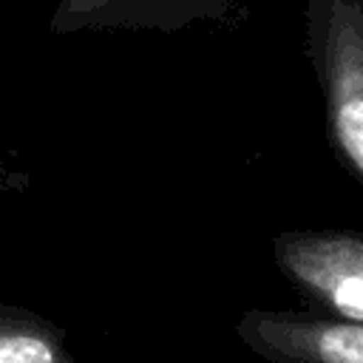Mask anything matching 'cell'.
Here are the masks:
<instances>
[{"instance_id":"1","label":"cell","mask_w":363,"mask_h":363,"mask_svg":"<svg viewBox=\"0 0 363 363\" xmlns=\"http://www.w3.org/2000/svg\"><path fill=\"white\" fill-rule=\"evenodd\" d=\"M303 48L323 99L326 139L363 187V0H303Z\"/></svg>"},{"instance_id":"2","label":"cell","mask_w":363,"mask_h":363,"mask_svg":"<svg viewBox=\"0 0 363 363\" xmlns=\"http://www.w3.org/2000/svg\"><path fill=\"white\" fill-rule=\"evenodd\" d=\"M272 261L309 312L363 326V233L284 230L272 241Z\"/></svg>"},{"instance_id":"3","label":"cell","mask_w":363,"mask_h":363,"mask_svg":"<svg viewBox=\"0 0 363 363\" xmlns=\"http://www.w3.org/2000/svg\"><path fill=\"white\" fill-rule=\"evenodd\" d=\"M235 335L258 363H363V326L309 309H247Z\"/></svg>"},{"instance_id":"4","label":"cell","mask_w":363,"mask_h":363,"mask_svg":"<svg viewBox=\"0 0 363 363\" xmlns=\"http://www.w3.org/2000/svg\"><path fill=\"white\" fill-rule=\"evenodd\" d=\"M241 0H57L48 31L57 37L85 31H162L218 20Z\"/></svg>"},{"instance_id":"5","label":"cell","mask_w":363,"mask_h":363,"mask_svg":"<svg viewBox=\"0 0 363 363\" xmlns=\"http://www.w3.org/2000/svg\"><path fill=\"white\" fill-rule=\"evenodd\" d=\"M0 363H79L65 343V329L54 320L0 303Z\"/></svg>"},{"instance_id":"6","label":"cell","mask_w":363,"mask_h":363,"mask_svg":"<svg viewBox=\"0 0 363 363\" xmlns=\"http://www.w3.org/2000/svg\"><path fill=\"white\" fill-rule=\"evenodd\" d=\"M26 182H28V176L11 170V167L6 164V159H3V153H0V196H3V193H11V190H23Z\"/></svg>"}]
</instances>
